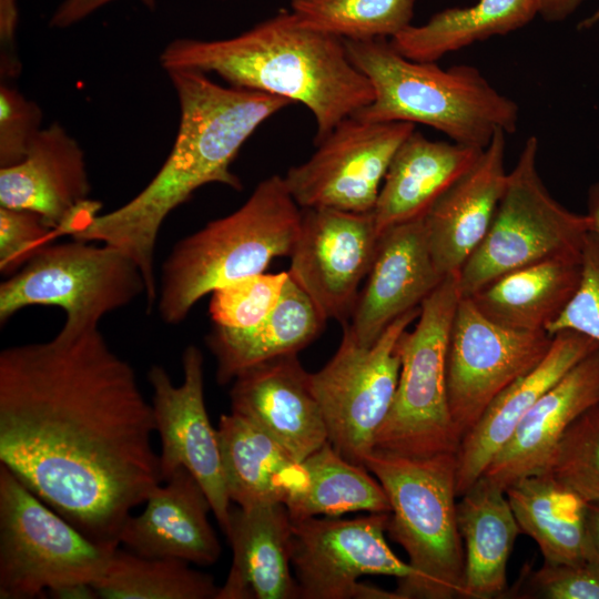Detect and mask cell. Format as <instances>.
I'll return each mask as SVG.
<instances>
[{
    "label": "cell",
    "mask_w": 599,
    "mask_h": 599,
    "mask_svg": "<svg viewBox=\"0 0 599 599\" xmlns=\"http://www.w3.org/2000/svg\"><path fill=\"white\" fill-rule=\"evenodd\" d=\"M301 215L283 176L272 175L233 213L180 240L162 264L156 302L161 319L179 324L206 294L263 273L275 257L290 256Z\"/></svg>",
    "instance_id": "5"
},
{
    "label": "cell",
    "mask_w": 599,
    "mask_h": 599,
    "mask_svg": "<svg viewBox=\"0 0 599 599\" xmlns=\"http://www.w3.org/2000/svg\"><path fill=\"white\" fill-rule=\"evenodd\" d=\"M585 559L599 566V504H588Z\"/></svg>",
    "instance_id": "44"
},
{
    "label": "cell",
    "mask_w": 599,
    "mask_h": 599,
    "mask_svg": "<svg viewBox=\"0 0 599 599\" xmlns=\"http://www.w3.org/2000/svg\"><path fill=\"white\" fill-rule=\"evenodd\" d=\"M537 16L534 0H478L468 7L444 9L422 26L410 24L389 41L409 60L436 62L475 42L524 28Z\"/></svg>",
    "instance_id": "31"
},
{
    "label": "cell",
    "mask_w": 599,
    "mask_h": 599,
    "mask_svg": "<svg viewBox=\"0 0 599 599\" xmlns=\"http://www.w3.org/2000/svg\"><path fill=\"white\" fill-rule=\"evenodd\" d=\"M481 152L453 141H432L415 129L396 150L372 211L378 233L423 216Z\"/></svg>",
    "instance_id": "25"
},
{
    "label": "cell",
    "mask_w": 599,
    "mask_h": 599,
    "mask_svg": "<svg viewBox=\"0 0 599 599\" xmlns=\"http://www.w3.org/2000/svg\"><path fill=\"white\" fill-rule=\"evenodd\" d=\"M90 190L83 150L57 122L41 129L22 161L0 167V206L37 213L58 236Z\"/></svg>",
    "instance_id": "23"
},
{
    "label": "cell",
    "mask_w": 599,
    "mask_h": 599,
    "mask_svg": "<svg viewBox=\"0 0 599 599\" xmlns=\"http://www.w3.org/2000/svg\"><path fill=\"white\" fill-rule=\"evenodd\" d=\"M176 558L144 557L116 547L92 587L103 599H216L213 576Z\"/></svg>",
    "instance_id": "33"
},
{
    "label": "cell",
    "mask_w": 599,
    "mask_h": 599,
    "mask_svg": "<svg viewBox=\"0 0 599 599\" xmlns=\"http://www.w3.org/2000/svg\"><path fill=\"white\" fill-rule=\"evenodd\" d=\"M378 237L372 212L302 209L288 274L326 319H349Z\"/></svg>",
    "instance_id": "16"
},
{
    "label": "cell",
    "mask_w": 599,
    "mask_h": 599,
    "mask_svg": "<svg viewBox=\"0 0 599 599\" xmlns=\"http://www.w3.org/2000/svg\"><path fill=\"white\" fill-rule=\"evenodd\" d=\"M597 403L599 349L576 364L539 398L483 476L505 490L524 477L547 471L569 426Z\"/></svg>",
    "instance_id": "22"
},
{
    "label": "cell",
    "mask_w": 599,
    "mask_h": 599,
    "mask_svg": "<svg viewBox=\"0 0 599 599\" xmlns=\"http://www.w3.org/2000/svg\"><path fill=\"white\" fill-rule=\"evenodd\" d=\"M547 471L588 504H599V403L569 426Z\"/></svg>",
    "instance_id": "35"
},
{
    "label": "cell",
    "mask_w": 599,
    "mask_h": 599,
    "mask_svg": "<svg viewBox=\"0 0 599 599\" xmlns=\"http://www.w3.org/2000/svg\"><path fill=\"white\" fill-rule=\"evenodd\" d=\"M365 467L384 488L387 531L416 572L404 599L465 598V555L457 521V453L408 457L372 451Z\"/></svg>",
    "instance_id": "6"
},
{
    "label": "cell",
    "mask_w": 599,
    "mask_h": 599,
    "mask_svg": "<svg viewBox=\"0 0 599 599\" xmlns=\"http://www.w3.org/2000/svg\"><path fill=\"white\" fill-rule=\"evenodd\" d=\"M457 502L465 555V599L507 593V564L521 534L502 488L481 476Z\"/></svg>",
    "instance_id": "29"
},
{
    "label": "cell",
    "mask_w": 599,
    "mask_h": 599,
    "mask_svg": "<svg viewBox=\"0 0 599 599\" xmlns=\"http://www.w3.org/2000/svg\"><path fill=\"white\" fill-rule=\"evenodd\" d=\"M432 257L422 216L379 234L366 282L344 328L373 345L399 316L420 307L444 280Z\"/></svg>",
    "instance_id": "17"
},
{
    "label": "cell",
    "mask_w": 599,
    "mask_h": 599,
    "mask_svg": "<svg viewBox=\"0 0 599 599\" xmlns=\"http://www.w3.org/2000/svg\"><path fill=\"white\" fill-rule=\"evenodd\" d=\"M579 286L560 316L547 328L550 335L573 331L599 345V237L588 233L581 253Z\"/></svg>",
    "instance_id": "38"
},
{
    "label": "cell",
    "mask_w": 599,
    "mask_h": 599,
    "mask_svg": "<svg viewBox=\"0 0 599 599\" xmlns=\"http://www.w3.org/2000/svg\"><path fill=\"white\" fill-rule=\"evenodd\" d=\"M510 597L538 599H599V566L545 562L521 577L517 591Z\"/></svg>",
    "instance_id": "37"
},
{
    "label": "cell",
    "mask_w": 599,
    "mask_h": 599,
    "mask_svg": "<svg viewBox=\"0 0 599 599\" xmlns=\"http://www.w3.org/2000/svg\"><path fill=\"white\" fill-rule=\"evenodd\" d=\"M160 62L166 72L215 73L231 87L304 104L315 119V145L374 99L343 40L303 24L290 9L233 38L173 40Z\"/></svg>",
    "instance_id": "3"
},
{
    "label": "cell",
    "mask_w": 599,
    "mask_h": 599,
    "mask_svg": "<svg viewBox=\"0 0 599 599\" xmlns=\"http://www.w3.org/2000/svg\"><path fill=\"white\" fill-rule=\"evenodd\" d=\"M167 74L180 105L179 130L169 156L134 197L99 214L72 236L112 245L132 258L145 280L149 313L158 302L154 257L169 214L205 184L241 190L240 179L230 169L240 149L264 121L292 103L274 94L220 85L195 70Z\"/></svg>",
    "instance_id": "2"
},
{
    "label": "cell",
    "mask_w": 599,
    "mask_h": 599,
    "mask_svg": "<svg viewBox=\"0 0 599 599\" xmlns=\"http://www.w3.org/2000/svg\"><path fill=\"white\" fill-rule=\"evenodd\" d=\"M225 536L233 558L216 599H295L291 573L292 519L283 502L231 507Z\"/></svg>",
    "instance_id": "24"
},
{
    "label": "cell",
    "mask_w": 599,
    "mask_h": 599,
    "mask_svg": "<svg viewBox=\"0 0 599 599\" xmlns=\"http://www.w3.org/2000/svg\"><path fill=\"white\" fill-rule=\"evenodd\" d=\"M538 140L529 136L506 186L491 225L457 274L461 297L493 280L558 255H581L588 219L560 204L537 170Z\"/></svg>",
    "instance_id": "10"
},
{
    "label": "cell",
    "mask_w": 599,
    "mask_h": 599,
    "mask_svg": "<svg viewBox=\"0 0 599 599\" xmlns=\"http://www.w3.org/2000/svg\"><path fill=\"white\" fill-rule=\"evenodd\" d=\"M389 512L292 521L291 564L303 599H404L416 579L389 548Z\"/></svg>",
    "instance_id": "11"
},
{
    "label": "cell",
    "mask_w": 599,
    "mask_h": 599,
    "mask_svg": "<svg viewBox=\"0 0 599 599\" xmlns=\"http://www.w3.org/2000/svg\"><path fill=\"white\" fill-rule=\"evenodd\" d=\"M216 429L231 502L241 508L284 504L305 488L303 463L246 418L223 414Z\"/></svg>",
    "instance_id": "26"
},
{
    "label": "cell",
    "mask_w": 599,
    "mask_h": 599,
    "mask_svg": "<svg viewBox=\"0 0 599 599\" xmlns=\"http://www.w3.org/2000/svg\"><path fill=\"white\" fill-rule=\"evenodd\" d=\"M587 210L589 232L599 237V181L588 190Z\"/></svg>",
    "instance_id": "45"
},
{
    "label": "cell",
    "mask_w": 599,
    "mask_h": 599,
    "mask_svg": "<svg viewBox=\"0 0 599 599\" xmlns=\"http://www.w3.org/2000/svg\"><path fill=\"white\" fill-rule=\"evenodd\" d=\"M42 112L8 82L0 84V167L22 161L41 131Z\"/></svg>",
    "instance_id": "39"
},
{
    "label": "cell",
    "mask_w": 599,
    "mask_h": 599,
    "mask_svg": "<svg viewBox=\"0 0 599 599\" xmlns=\"http://www.w3.org/2000/svg\"><path fill=\"white\" fill-rule=\"evenodd\" d=\"M351 62L370 82L373 101L353 116L434 128L453 142L484 150L494 135L516 132L519 108L475 67L448 69L409 60L389 39L343 40Z\"/></svg>",
    "instance_id": "4"
},
{
    "label": "cell",
    "mask_w": 599,
    "mask_h": 599,
    "mask_svg": "<svg viewBox=\"0 0 599 599\" xmlns=\"http://www.w3.org/2000/svg\"><path fill=\"white\" fill-rule=\"evenodd\" d=\"M115 548L85 537L0 464V599L92 585Z\"/></svg>",
    "instance_id": "8"
},
{
    "label": "cell",
    "mask_w": 599,
    "mask_h": 599,
    "mask_svg": "<svg viewBox=\"0 0 599 599\" xmlns=\"http://www.w3.org/2000/svg\"><path fill=\"white\" fill-rule=\"evenodd\" d=\"M414 130L409 122L348 116L306 162L286 172L285 185L301 209L372 212L396 150Z\"/></svg>",
    "instance_id": "14"
},
{
    "label": "cell",
    "mask_w": 599,
    "mask_h": 599,
    "mask_svg": "<svg viewBox=\"0 0 599 599\" xmlns=\"http://www.w3.org/2000/svg\"><path fill=\"white\" fill-rule=\"evenodd\" d=\"M460 298L457 275L446 276L422 303L415 327L400 335L397 388L373 451L408 457L458 451L460 438L448 404L447 354Z\"/></svg>",
    "instance_id": "7"
},
{
    "label": "cell",
    "mask_w": 599,
    "mask_h": 599,
    "mask_svg": "<svg viewBox=\"0 0 599 599\" xmlns=\"http://www.w3.org/2000/svg\"><path fill=\"white\" fill-rule=\"evenodd\" d=\"M581 270V255L548 257L493 280L469 298L501 326L547 332L573 297Z\"/></svg>",
    "instance_id": "28"
},
{
    "label": "cell",
    "mask_w": 599,
    "mask_h": 599,
    "mask_svg": "<svg viewBox=\"0 0 599 599\" xmlns=\"http://www.w3.org/2000/svg\"><path fill=\"white\" fill-rule=\"evenodd\" d=\"M151 403L100 329L0 353V464L92 541L118 547L162 483Z\"/></svg>",
    "instance_id": "1"
},
{
    "label": "cell",
    "mask_w": 599,
    "mask_h": 599,
    "mask_svg": "<svg viewBox=\"0 0 599 599\" xmlns=\"http://www.w3.org/2000/svg\"><path fill=\"white\" fill-rule=\"evenodd\" d=\"M57 237L37 213L0 206V272L16 273Z\"/></svg>",
    "instance_id": "40"
},
{
    "label": "cell",
    "mask_w": 599,
    "mask_h": 599,
    "mask_svg": "<svg viewBox=\"0 0 599 599\" xmlns=\"http://www.w3.org/2000/svg\"><path fill=\"white\" fill-rule=\"evenodd\" d=\"M204 358L195 345L182 354L183 382L174 385L160 365H152L148 380L152 389L155 432L161 441L162 483L180 467L201 484L223 534L227 531L231 500L227 495L217 429L210 422L204 403Z\"/></svg>",
    "instance_id": "15"
},
{
    "label": "cell",
    "mask_w": 599,
    "mask_h": 599,
    "mask_svg": "<svg viewBox=\"0 0 599 599\" xmlns=\"http://www.w3.org/2000/svg\"><path fill=\"white\" fill-rule=\"evenodd\" d=\"M506 135L497 132L474 165L422 216L432 257L443 277L459 273L491 225L508 175Z\"/></svg>",
    "instance_id": "19"
},
{
    "label": "cell",
    "mask_w": 599,
    "mask_h": 599,
    "mask_svg": "<svg viewBox=\"0 0 599 599\" xmlns=\"http://www.w3.org/2000/svg\"><path fill=\"white\" fill-rule=\"evenodd\" d=\"M231 412L276 440L293 458L303 461L328 441L321 407L297 354H287L252 366L234 380Z\"/></svg>",
    "instance_id": "18"
},
{
    "label": "cell",
    "mask_w": 599,
    "mask_h": 599,
    "mask_svg": "<svg viewBox=\"0 0 599 599\" xmlns=\"http://www.w3.org/2000/svg\"><path fill=\"white\" fill-rule=\"evenodd\" d=\"M17 26V0H0V75L6 82L21 72L16 47Z\"/></svg>",
    "instance_id": "41"
},
{
    "label": "cell",
    "mask_w": 599,
    "mask_h": 599,
    "mask_svg": "<svg viewBox=\"0 0 599 599\" xmlns=\"http://www.w3.org/2000/svg\"><path fill=\"white\" fill-rule=\"evenodd\" d=\"M552 336L544 359L505 388L463 437L457 451L458 497L484 475L490 460L539 398L576 364L599 349L592 338L578 332L560 331Z\"/></svg>",
    "instance_id": "21"
},
{
    "label": "cell",
    "mask_w": 599,
    "mask_h": 599,
    "mask_svg": "<svg viewBox=\"0 0 599 599\" xmlns=\"http://www.w3.org/2000/svg\"><path fill=\"white\" fill-rule=\"evenodd\" d=\"M111 1L114 0H63L52 14L49 26L58 29L71 27ZM141 1L154 8L156 0Z\"/></svg>",
    "instance_id": "42"
},
{
    "label": "cell",
    "mask_w": 599,
    "mask_h": 599,
    "mask_svg": "<svg viewBox=\"0 0 599 599\" xmlns=\"http://www.w3.org/2000/svg\"><path fill=\"white\" fill-rule=\"evenodd\" d=\"M505 493L521 534L535 540L545 562L586 561L588 502L573 489L545 471L512 483Z\"/></svg>",
    "instance_id": "30"
},
{
    "label": "cell",
    "mask_w": 599,
    "mask_h": 599,
    "mask_svg": "<svg viewBox=\"0 0 599 599\" xmlns=\"http://www.w3.org/2000/svg\"><path fill=\"white\" fill-rule=\"evenodd\" d=\"M140 515H130L119 535V544L144 557L176 558L211 566L222 547L210 524L212 506L196 478L177 468L155 487Z\"/></svg>",
    "instance_id": "20"
},
{
    "label": "cell",
    "mask_w": 599,
    "mask_h": 599,
    "mask_svg": "<svg viewBox=\"0 0 599 599\" xmlns=\"http://www.w3.org/2000/svg\"><path fill=\"white\" fill-rule=\"evenodd\" d=\"M288 272L258 273L211 293L209 313L213 326L246 329L263 321L278 304Z\"/></svg>",
    "instance_id": "36"
},
{
    "label": "cell",
    "mask_w": 599,
    "mask_h": 599,
    "mask_svg": "<svg viewBox=\"0 0 599 599\" xmlns=\"http://www.w3.org/2000/svg\"><path fill=\"white\" fill-rule=\"evenodd\" d=\"M420 307L395 319L370 346L359 345L344 328L332 359L309 373L328 441L348 461L365 466L374 440L393 404L400 357L397 342L417 319Z\"/></svg>",
    "instance_id": "12"
},
{
    "label": "cell",
    "mask_w": 599,
    "mask_h": 599,
    "mask_svg": "<svg viewBox=\"0 0 599 599\" xmlns=\"http://www.w3.org/2000/svg\"><path fill=\"white\" fill-rule=\"evenodd\" d=\"M598 24H599V6L592 13H590L588 17L583 18L578 23L577 28H578V30H589V29H592L593 27H596Z\"/></svg>",
    "instance_id": "46"
},
{
    "label": "cell",
    "mask_w": 599,
    "mask_h": 599,
    "mask_svg": "<svg viewBox=\"0 0 599 599\" xmlns=\"http://www.w3.org/2000/svg\"><path fill=\"white\" fill-rule=\"evenodd\" d=\"M537 13L548 23H560L569 19L586 0H534Z\"/></svg>",
    "instance_id": "43"
},
{
    "label": "cell",
    "mask_w": 599,
    "mask_h": 599,
    "mask_svg": "<svg viewBox=\"0 0 599 599\" xmlns=\"http://www.w3.org/2000/svg\"><path fill=\"white\" fill-rule=\"evenodd\" d=\"M417 0H291L305 26L342 40L392 39L412 24Z\"/></svg>",
    "instance_id": "34"
},
{
    "label": "cell",
    "mask_w": 599,
    "mask_h": 599,
    "mask_svg": "<svg viewBox=\"0 0 599 599\" xmlns=\"http://www.w3.org/2000/svg\"><path fill=\"white\" fill-rule=\"evenodd\" d=\"M552 337L501 326L460 298L447 354L449 412L460 441L505 388L544 359Z\"/></svg>",
    "instance_id": "13"
},
{
    "label": "cell",
    "mask_w": 599,
    "mask_h": 599,
    "mask_svg": "<svg viewBox=\"0 0 599 599\" xmlns=\"http://www.w3.org/2000/svg\"><path fill=\"white\" fill-rule=\"evenodd\" d=\"M326 321L288 274L278 304L258 324L240 331L213 326L206 335V346L216 362L217 383L227 384L272 358L297 354L322 333Z\"/></svg>",
    "instance_id": "27"
},
{
    "label": "cell",
    "mask_w": 599,
    "mask_h": 599,
    "mask_svg": "<svg viewBox=\"0 0 599 599\" xmlns=\"http://www.w3.org/2000/svg\"><path fill=\"white\" fill-rule=\"evenodd\" d=\"M307 484L284 502L292 521L347 512H389L387 495L362 465L345 459L326 441L303 461Z\"/></svg>",
    "instance_id": "32"
},
{
    "label": "cell",
    "mask_w": 599,
    "mask_h": 599,
    "mask_svg": "<svg viewBox=\"0 0 599 599\" xmlns=\"http://www.w3.org/2000/svg\"><path fill=\"white\" fill-rule=\"evenodd\" d=\"M146 293L143 274L119 248L75 240L49 244L0 285V324L32 305L63 309L59 331L78 336Z\"/></svg>",
    "instance_id": "9"
}]
</instances>
